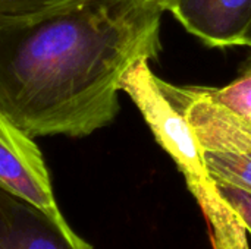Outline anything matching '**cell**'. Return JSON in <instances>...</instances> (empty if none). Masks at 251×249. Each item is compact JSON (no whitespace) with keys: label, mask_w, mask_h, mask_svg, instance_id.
Listing matches in <instances>:
<instances>
[{"label":"cell","mask_w":251,"mask_h":249,"mask_svg":"<svg viewBox=\"0 0 251 249\" xmlns=\"http://www.w3.org/2000/svg\"><path fill=\"white\" fill-rule=\"evenodd\" d=\"M162 15L146 0H0V109L32 138L110 125L124 75L160 51Z\"/></svg>","instance_id":"cell-1"},{"label":"cell","mask_w":251,"mask_h":249,"mask_svg":"<svg viewBox=\"0 0 251 249\" xmlns=\"http://www.w3.org/2000/svg\"><path fill=\"white\" fill-rule=\"evenodd\" d=\"M121 92L137 106L156 142L182 173L187 186L210 178L187 119L179 85L163 81L151 70L149 60H140L124 75Z\"/></svg>","instance_id":"cell-2"},{"label":"cell","mask_w":251,"mask_h":249,"mask_svg":"<svg viewBox=\"0 0 251 249\" xmlns=\"http://www.w3.org/2000/svg\"><path fill=\"white\" fill-rule=\"evenodd\" d=\"M184 109L216 182L251 192V123L207 95L201 87H179Z\"/></svg>","instance_id":"cell-3"},{"label":"cell","mask_w":251,"mask_h":249,"mask_svg":"<svg viewBox=\"0 0 251 249\" xmlns=\"http://www.w3.org/2000/svg\"><path fill=\"white\" fill-rule=\"evenodd\" d=\"M0 189L63 217L38 145L0 109Z\"/></svg>","instance_id":"cell-4"},{"label":"cell","mask_w":251,"mask_h":249,"mask_svg":"<svg viewBox=\"0 0 251 249\" xmlns=\"http://www.w3.org/2000/svg\"><path fill=\"white\" fill-rule=\"evenodd\" d=\"M0 249H93L63 217L0 189Z\"/></svg>","instance_id":"cell-5"},{"label":"cell","mask_w":251,"mask_h":249,"mask_svg":"<svg viewBox=\"0 0 251 249\" xmlns=\"http://www.w3.org/2000/svg\"><path fill=\"white\" fill-rule=\"evenodd\" d=\"M168 12L207 47L244 45L251 0H175Z\"/></svg>","instance_id":"cell-6"},{"label":"cell","mask_w":251,"mask_h":249,"mask_svg":"<svg viewBox=\"0 0 251 249\" xmlns=\"http://www.w3.org/2000/svg\"><path fill=\"white\" fill-rule=\"evenodd\" d=\"M218 103L226 106L251 123V62L243 72L224 87H201Z\"/></svg>","instance_id":"cell-7"},{"label":"cell","mask_w":251,"mask_h":249,"mask_svg":"<svg viewBox=\"0 0 251 249\" xmlns=\"http://www.w3.org/2000/svg\"><path fill=\"white\" fill-rule=\"evenodd\" d=\"M216 183L224 198L238 213L240 219L243 220L247 229V233L251 236V192L229 183H222V182H216Z\"/></svg>","instance_id":"cell-8"},{"label":"cell","mask_w":251,"mask_h":249,"mask_svg":"<svg viewBox=\"0 0 251 249\" xmlns=\"http://www.w3.org/2000/svg\"><path fill=\"white\" fill-rule=\"evenodd\" d=\"M147 3L153 4V6H157L159 9H162L163 12H168L169 6L175 1V0H146Z\"/></svg>","instance_id":"cell-9"},{"label":"cell","mask_w":251,"mask_h":249,"mask_svg":"<svg viewBox=\"0 0 251 249\" xmlns=\"http://www.w3.org/2000/svg\"><path fill=\"white\" fill-rule=\"evenodd\" d=\"M244 45H246V47H250L251 48V25H250V28H249V31H247V34H246Z\"/></svg>","instance_id":"cell-10"}]
</instances>
